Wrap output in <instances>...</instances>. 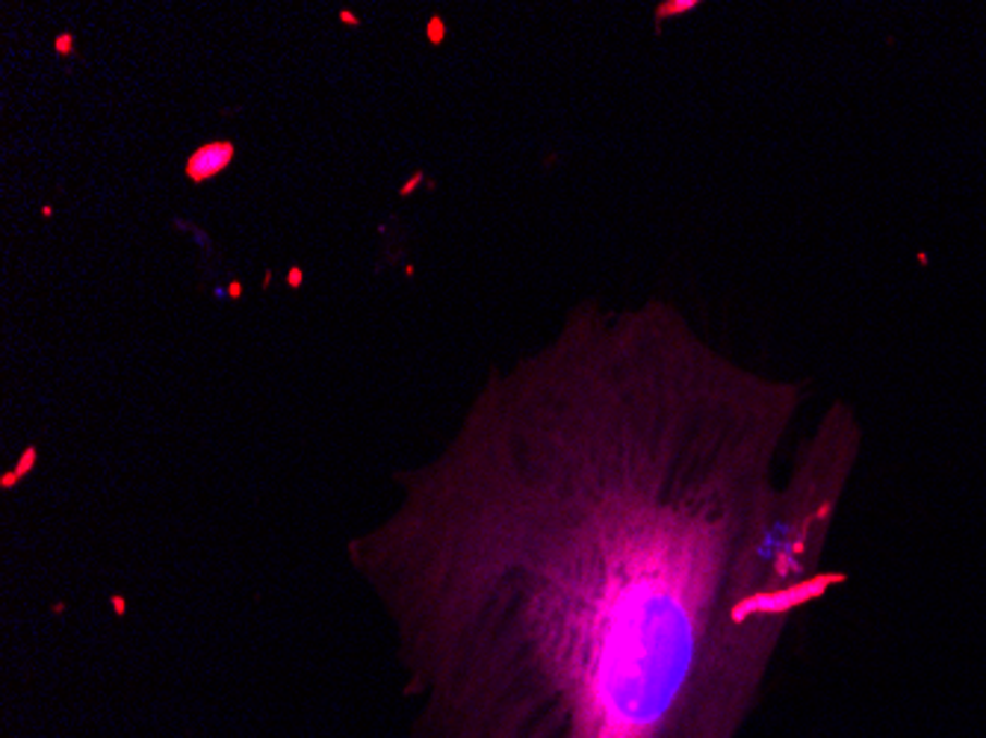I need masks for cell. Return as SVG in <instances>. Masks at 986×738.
<instances>
[{"label":"cell","mask_w":986,"mask_h":738,"mask_svg":"<svg viewBox=\"0 0 986 738\" xmlns=\"http://www.w3.org/2000/svg\"><path fill=\"white\" fill-rule=\"evenodd\" d=\"M744 366L665 299L573 307L482 385L349 541L407 738H739L860 456L844 402Z\"/></svg>","instance_id":"obj_1"}]
</instances>
